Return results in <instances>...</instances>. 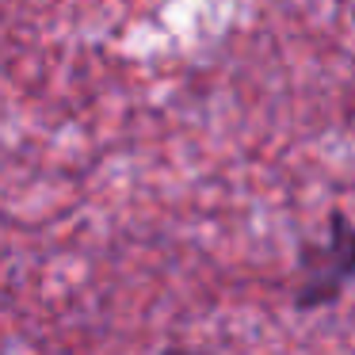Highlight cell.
Segmentation results:
<instances>
[{"label":"cell","instance_id":"obj_1","mask_svg":"<svg viewBox=\"0 0 355 355\" xmlns=\"http://www.w3.org/2000/svg\"><path fill=\"white\" fill-rule=\"evenodd\" d=\"M306 279L294 291V306L298 309H321L344 294V283H355V225L344 214H332L329 245L306 248Z\"/></svg>","mask_w":355,"mask_h":355},{"label":"cell","instance_id":"obj_2","mask_svg":"<svg viewBox=\"0 0 355 355\" xmlns=\"http://www.w3.org/2000/svg\"><path fill=\"white\" fill-rule=\"evenodd\" d=\"M164 355H207V352H191V347H168Z\"/></svg>","mask_w":355,"mask_h":355}]
</instances>
